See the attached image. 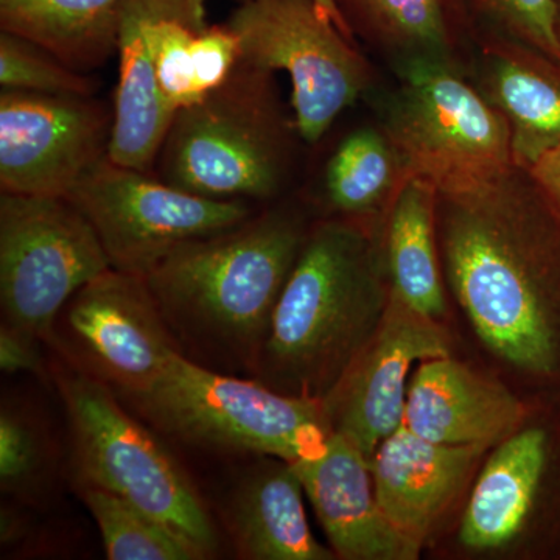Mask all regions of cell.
I'll return each instance as SVG.
<instances>
[{"label": "cell", "mask_w": 560, "mask_h": 560, "mask_svg": "<svg viewBox=\"0 0 560 560\" xmlns=\"http://www.w3.org/2000/svg\"><path fill=\"white\" fill-rule=\"evenodd\" d=\"M226 25L237 36L242 61L289 77L304 142H319L374 81L355 40L315 0H245Z\"/></svg>", "instance_id": "cell-8"}, {"label": "cell", "mask_w": 560, "mask_h": 560, "mask_svg": "<svg viewBox=\"0 0 560 560\" xmlns=\"http://www.w3.org/2000/svg\"><path fill=\"white\" fill-rule=\"evenodd\" d=\"M558 28H559V36H560V0H559V20H558Z\"/></svg>", "instance_id": "cell-31"}, {"label": "cell", "mask_w": 560, "mask_h": 560, "mask_svg": "<svg viewBox=\"0 0 560 560\" xmlns=\"http://www.w3.org/2000/svg\"><path fill=\"white\" fill-rule=\"evenodd\" d=\"M525 416V405L506 386L447 355L418 364L404 423L431 442L490 447L521 430Z\"/></svg>", "instance_id": "cell-16"}, {"label": "cell", "mask_w": 560, "mask_h": 560, "mask_svg": "<svg viewBox=\"0 0 560 560\" xmlns=\"http://www.w3.org/2000/svg\"><path fill=\"white\" fill-rule=\"evenodd\" d=\"M109 268L97 232L68 198L0 191L3 323L47 340L73 294Z\"/></svg>", "instance_id": "cell-9"}, {"label": "cell", "mask_w": 560, "mask_h": 560, "mask_svg": "<svg viewBox=\"0 0 560 560\" xmlns=\"http://www.w3.org/2000/svg\"><path fill=\"white\" fill-rule=\"evenodd\" d=\"M337 558L415 560L422 545L401 534L375 497L371 459L337 431L291 464Z\"/></svg>", "instance_id": "cell-14"}, {"label": "cell", "mask_w": 560, "mask_h": 560, "mask_svg": "<svg viewBox=\"0 0 560 560\" xmlns=\"http://www.w3.org/2000/svg\"><path fill=\"white\" fill-rule=\"evenodd\" d=\"M488 448L423 440L401 423L371 458L383 514L401 534L422 545Z\"/></svg>", "instance_id": "cell-17"}, {"label": "cell", "mask_w": 560, "mask_h": 560, "mask_svg": "<svg viewBox=\"0 0 560 560\" xmlns=\"http://www.w3.org/2000/svg\"><path fill=\"white\" fill-rule=\"evenodd\" d=\"M0 88L43 94L92 97L97 83L27 38L0 31Z\"/></svg>", "instance_id": "cell-26"}, {"label": "cell", "mask_w": 560, "mask_h": 560, "mask_svg": "<svg viewBox=\"0 0 560 560\" xmlns=\"http://www.w3.org/2000/svg\"><path fill=\"white\" fill-rule=\"evenodd\" d=\"M109 560H197L200 552L171 528L108 490L81 486Z\"/></svg>", "instance_id": "cell-24"}, {"label": "cell", "mask_w": 560, "mask_h": 560, "mask_svg": "<svg viewBox=\"0 0 560 560\" xmlns=\"http://www.w3.org/2000/svg\"><path fill=\"white\" fill-rule=\"evenodd\" d=\"M304 486L285 460L246 475L230 501V526L238 550L254 560H331L334 550L312 534Z\"/></svg>", "instance_id": "cell-18"}, {"label": "cell", "mask_w": 560, "mask_h": 560, "mask_svg": "<svg viewBox=\"0 0 560 560\" xmlns=\"http://www.w3.org/2000/svg\"><path fill=\"white\" fill-rule=\"evenodd\" d=\"M66 320L98 374L121 394L147 388L180 353L147 280L114 268L73 294Z\"/></svg>", "instance_id": "cell-13"}, {"label": "cell", "mask_w": 560, "mask_h": 560, "mask_svg": "<svg viewBox=\"0 0 560 560\" xmlns=\"http://www.w3.org/2000/svg\"><path fill=\"white\" fill-rule=\"evenodd\" d=\"M382 232L342 217L308 230L257 361L265 385L324 401L340 383L388 305Z\"/></svg>", "instance_id": "cell-2"}, {"label": "cell", "mask_w": 560, "mask_h": 560, "mask_svg": "<svg viewBox=\"0 0 560 560\" xmlns=\"http://www.w3.org/2000/svg\"><path fill=\"white\" fill-rule=\"evenodd\" d=\"M142 416L189 444L296 463L331 433L323 401L289 396L173 357L156 381L125 393Z\"/></svg>", "instance_id": "cell-6"}, {"label": "cell", "mask_w": 560, "mask_h": 560, "mask_svg": "<svg viewBox=\"0 0 560 560\" xmlns=\"http://www.w3.org/2000/svg\"><path fill=\"white\" fill-rule=\"evenodd\" d=\"M43 464V447L27 420L3 408L0 415V485L3 492L31 489Z\"/></svg>", "instance_id": "cell-27"}, {"label": "cell", "mask_w": 560, "mask_h": 560, "mask_svg": "<svg viewBox=\"0 0 560 560\" xmlns=\"http://www.w3.org/2000/svg\"><path fill=\"white\" fill-rule=\"evenodd\" d=\"M547 464L544 430L530 427L501 441L471 490L460 541L474 550H493L514 540L536 503Z\"/></svg>", "instance_id": "cell-19"}, {"label": "cell", "mask_w": 560, "mask_h": 560, "mask_svg": "<svg viewBox=\"0 0 560 560\" xmlns=\"http://www.w3.org/2000/svg\"><path fill=\"white\" fill-rule=\"evenodd\" d=\"M448 285L478 337L518 370L560 368V215L515 165L488 186L440 195Z\"/></svg>", "instance_id": "cell-1"}, {"label": "cell", "mask_w": 560, "mask_h": 560, "mask_svg": "<svg viewBox=\"0 0 560 560\" xmlns=\"http://www.w3.org/2000/svg\"><path fill=\"white\" fill-rule=\"evenodd\" d=\"M447 355L451 340L440 319L415 311L389 290L377 330L323 401L331 431L371 459L404 423L412 368Z\"/></svg>", "instance_id": "cell-12"}, {"label": "cell", "mask_w": 560, "mask_h": 560, "mask_svg": "<svg viewBox=\"0 0 560 560\" xmlns=\"http://www.w3.org/2000/svg\"><path fill=\"white\" fill-rule=\"evenodd\" d=\"M275 79L271 70L238 61L217 90L175 114L154 175L212 200L276 197L301 136Z\"/></svg>", "instance_id": "cell-4"}, {"label": "cell", "mask_w": 560, "mask_h": 560, "mask_svg": "<svg viewBox=\"0 0 560 560\" xmlns=\"http://www.w3.org/2000/svg\"><path fill=\"white\" fill-rule=\"evenodd\" d=\"M440 194L431 184L408 178L390 206L382 232L389 290L411 308L441 319L447 311L440 237Z\"/></svg>", "instance_id": "cell-20"}, {"label": "cell", "mask_w": 560, "mask_h": 560, "mask_svg": "<svg viewBox=\"0 0 560 560\" xmlns=\"http://www.w3.org/2000/svg\"><path fill=\"white\" fill-rule=\"evenodd\" d=\"M238 2H245V0H238ZM316 3H318L319 7H323L324 10L327 11V14L334 20L335 24L338 25V28L342 33H345L346 36H349L350 39L355 40V36L352 35V32H350V28L348 27V24H346V21L342 20V16L340 14V11H338L337 5H335L334 0H315Z\"/></svg>", "instance_id": "cell-30"}, {"label": "cell", "mask_w": 560, "mask_h": 560, "mask_svg": "<svg viewBox=\"0 0 560 560\" xmlns=\"http://www.w3.org/2000/svg\"><path fill=\"white\" fill-rule=\"evenodd\" d=\"M471 40V81L506 119L514 164L528 171L560 145V61L490 33H474Z\"/></svg>", "instance_id": "cell-15"}, {"label": "cell", "mask_w": 560, "mask_h": 560, "mask_svg": "<svg viewBox=\"0 0 560 560\" xmlns=\"http://www.w3.org/2000/svg\"><path fill=\"white\" fill-rule=\"evenodd\" d=\"M307 232L283 210L250 215L178 246L145 280L171 330L257 366Z\"/></svg>", "instance_id": "cell-3"}, {"label": "cell", "mask_w": 560, "mask_h": 560, "mask_svg": "<svg viewBox=\"0 0 560 560\" xmlns=\"http://www.w3.org/2000/svg\"><path fill=\"white\" fill-rule=\"evenodd\" d=\"M113 125L94 95L0 91V191L68 198L108 156Z\"/></svg>", "instance_id": "cell-11"}, {"label": "cell", "mask_w": 560, "mask_h": 560, "mask_svg": "<svg viewBox=\"0 0 560 560\" xmlns=\"http://www.w3.org/2000/svg\"><path fill=\"white\" fill-rule=\"evenodd\" d=\"M68 200L91 221L110 268L143 279L184 243L250 217L245 201L200 197L108 156L81 178Z\"/></svg>", "instance_id": "cell-10"}, {"label": "cell", "mask_w": 560, "mask_h": 560, "mask_svg": "<svg viewBox=\"0 0 560 560\" xmlns=\"http://www.w3.org/2000/svg\"><path fill=\"white\" fill-rule=\"evenodd\" d=\"M399 88L381 127L410 178L440 195L467 194L515 167L510 125L456 62H397Z\"/></svg>", "instance_id": "cell-5"}, {"label": "cell", "mask_w": 560, "mask_h": 560, "mask_svg": "<svg viewBox=\"0 0 560 560\" xmlns=\"http://www.w3.org/2000/svg\"><path fill=\"white\" fill-rule=\"evenodd\" d=\"M125 0H0V31L33 40L70 69L91 73L119 46Z\"/></svg>", "instance_id": "cell-22"}, {"label": "cell", "mask_w": 560, "mask_h": 560, "mask_svg": "<svg viewBox=\"0 0 560 560\" xmlns=\"http://www.w3.org/2000/svg\"><path fill=\"white\" fill-rule=\"evenodd\" d=\"M353 36L397 62L431 58L463 65L471 27L460 0H334Z\"/></svg>", "instance_id": "cell-21"}, {"label": "cell", "mask_w": 560, "mask_h": 560, "mask_svg": "<svg viewBox=\"0 0 560 560\" xmlns=\"http://www.w3.org/2000/svg\"><path fill=\"white\" fill-rule=\"evenodd\" d=\"M38 338L3 323L0 330V368L3 372L14 374L22 371H38L40 359Z\"/></svg>", "instance_id": "cell-28"}, {"label": "cell", "mask_w": 560, "mask_h": 560, "mask_svg": "<svg viewBox=\"0 0 560 560\" xmlns=\"http://www.w3.org/2000/svg\"><path fill=\"white\" fill-rule=\"evenodd\" d=\"M58 386L80 485L116 493L164 523L202 559L213 555L217 536L205 503L164 445L125 411L105 382L65 371Z\"/></svg>", "instance_id": "cell-7"}, {"label": "cell", "mask_w": 560, "mask_h": 560, "mask_svg": "<svg viewBox=\"0 0 560 560\" xmlns=\"http://www.w3.org/2000/svg\"><path fill=\"white\" fill-rule=\"evenodd\" d=\"M528 172L544 197L560 215V145L545 153Z\"/></svg>", "instance_id": "cell-29"}, {"label": "cell", "mask_w": 560, "mask_h": 560, "mask_svg": "<svg viewBox=\"0 0 560 560\" xmlns=\"http://www.w3.org/2000/svg\"><path fill=\"white\" fill-rule=\"evenodd\" d=\"M474 33L518 40L560 61L559 0H460Z\"/></svg>", "instance_id": "cell-25"}, {"label": "cell", "mask_w": 560, "mask_h": 560, "mask_svg": "<svg viewBox=\"0 0 560 560\" xmlns=\"http://www.w3.org/2000/svg\"><path fill=\"white\" fill-rule=\"evenodd\" d=\"M410 178L404 161L378 127H361L341 140L324 178L327 206L342 219L383 228L390 206Z\"/></svg>", "instance_id": "cell-23"}]
</instances>
